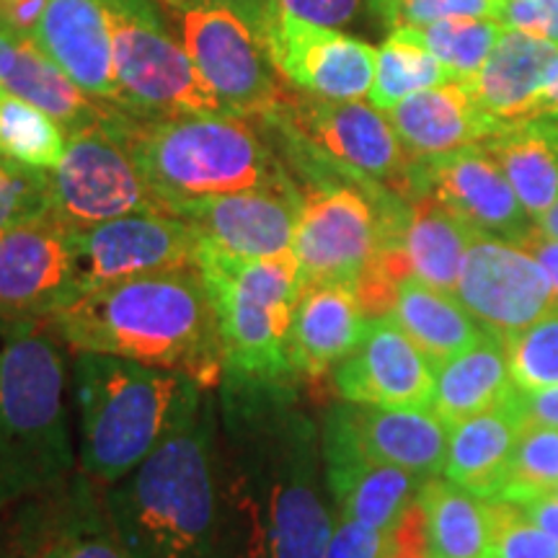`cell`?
Here are the masks:
<instances>
[{
  "label": "cell",
  "mask_w": 558,
  "mask_h": 558,
  "mask_svg": "<svg viewBox=\"0 0 558 558\" xmlns=\"http://www.w3.org/2000/svg\"><path fill=\"white\" fill-rule=\"evenodd\" d=\"M284 83L333 101L369 96L378 50L329 26H316L279 13L264 39Z\"/></svg>",
  "instance_id": "e0dca14e"
},
{
  "label": "cell",
  "mask_w": 558,
  "mask_h": 558,
  "mask_svg": "<svg viewBox=\"0 0 558 558\" xmlns=\"http://www.w3.org/2000/svg\"><path fill=\"white\" fill-rule=\"evenodd\" d=\"M303 140L313 153L360 181H375L409 199L411 163L386 111L362 99L333 101L288 86L269 114L259 117Z\"/></svg>",
  "instance_id": "30bf717a"
},
{
  "label": "cell",
  "mask_w": 558,
  "mask_h": 558,
  "mask_svg": "<svg viewBox=\"0 0 558 558\" xmlns=\"http://www.w3.org/2000/svg\"><path fill=\"white\" fill-rule=\"evenodd\" d=\"M292 251L305 284L341 282L357 290L383 246L403 241L409 199L344 171H324L303 184Z\"/></svg>",
  "instance_id": "ba28073f"
},
{
  "label": "cell",
  "mask_w": 558,
  "mask_h": 558,
  "mask_svg": "<svg viewBox=\"0 0 558 558\" xmlns=\"http://www.w3.org/2000/svg\"><path fill=\"white\" fill-rule=\"evenodd\" d=\"M399 29L427 47L458 81H469L484 65L507 26L497 19H445L424 26H399Z\"/></svg>",
  "instance_id": "d590c367"
},
{
  "label": "cell",
  "mask_w": 558,
  "mask_h": 558,
  "mask_svg": "<svg viewBox=\"0 0 558 558\" xmlns=\"http://www.w3.org/2000/svg\"><path fill=\"white\" fill-rule=\"evenodd\" d=\"M499 0H386V26H424L445 19H497Z\"/></svg>",
  "instance_id": "b9f144b4"
},
{
  "label": "cell",
  "mask_w": 558,
  "mask_h": 558,
  "mask_svg": "<svg viewBox=\"0 0 558 558\" xmlns=\"http://www.w3.org/2000/svg\"><path fill=\"white\" fill-rule=\"evenodd\" d=\"M554 494H556V497H558V488H556V492H554Z\"/></svg>",
  "instance_id": "9f6ffc18"
},
{
  "label": "cell",
  "mask_w": 558,
  "mask_h": 558,
  "mask_svg": "<svg viewBox=\"0 0 558 558\" xmlns=\"http://www.w3.org/2000/svg\"><path fill=\"white\" fill-rule=\"evenodd\" d=\"M303 205L300 186L248 190L181 202L171 215L186 220L199 239L243 259H275L292 251Z\"/></svg>",
  "instance_id": "ffe728a7"
},
{
  "label": "cell",
  "mask_w": 558,
  "mask_h": 558,
  "mask_svg": "<svg viewBox=\"0 0 558 558\" xmlns=\"http://www.w3.org/2000/svg\"><path fill=\"white\" fill-rule=\"evenodd\" d=\"M535 228H538L543 235H548V239H558V199L546 209V215L535 222Z\"/></svg>",
  "instance_id": "816d5d0a"
},
{
  "label": "cell",
  "mask_w": 558,
  "mask_h": 558,
  "mask_svg": "<svg viewBox=\"0 0 558 558\" xmlns=\"http://www.w3.org/2000/svg\"><path fill=\"white\" fill-rule=\"evenodd\" d=\"M0 86L47 111L68 137L99 128L111 107L75 86L65 70L54 65L32 39L16 41V62Z\"/></svg>",
  "instance_id": "d6a6232c"
},
{
  "label": "cell",
  "mask_w": 558,
  "mask_h": 558,
  "mask_svg": "<svg viewBox=\"0 0 558 558\" xmlns=\"http://www.w3.org/2000/svg\"><path fill=\"white\" fill-rule=\"evenodd\" d=\"M339 409L367 458L407 471L418 481L445 471L450 429L432 409H375L347 401Z\"/></svg>",
  "instance_id": "484cf974"
},
{
  "label": "cell",
  "mask_w": 558,
  "mask_h": 558,
  "mask_svg": "<svg viewBox=\"0 0 558 558\" xmlns=\"http://www.w3.org/2000/svg\"><path fill=\"white\" fill-rule=\"evenodd\" d=\"M505 339L488 331L478 344L435 365V390L429 409L452 429L465 418L484 414L514 393Z\"/></svg>",
  "instance_id": "83f0119b"
},
{
  "label": "cell",
  "mask_w": 558,
  "mask_h": 558,
  "mask_svg": "<svg viewBox=\"0 0 558 558\" xmlns=\"http://www.w3.org/2000/svg\"><path fill=\"white\" fill-rule=\"evenodd\" d=\"M207 393V388L177 369L78 352L73 360L78 469L101 486L128 476L197 414Z\"/></svg>",
  "instance_id": "5b68a950"
},
{
  "label": "cell",
  "mask_w": 558,
  "mask_h": 558,
  "mask_svg": "<svg viewBox=\"0 0 558 558\" xmlns=\"http://www.w3.org/2000/svg\"><path fill=\"white\" fill-rule=\"evenodd\" d=\"M70 298L68 228L52 213L0 235V320H50Z\"/></svg>",
  "instance_id": "ac0fdd59"
},
{
  "label": "cell",
  "mask_w": 558,
  "mask_h": 558,
  "mask_svg": "<svg viewBox=\"0 0 558 558\" xmlns=\"http://www.w3.org/2000/svg\"><path fill=\"white\" fill-rule=\"evenodd\" d=\"M558 83V45L525 32L505 29L484 65L465 81L488 114L501 122L535 120Z\"/></svg>",
  "instance_id": "cb8c5ba5"
},
{
  "label": "cell",
  "mask_w": 558,
  "mask_h": 558,
  "mask_svg": "<svg viewBox=\"0 0 558 558\" xmlns=\"http://www.w3.org/2000/svg\"><path fill=\"white\" fill-rule=\"evenodd\" d=\"M58 341L50 320H0V512L75 473Z\"/></svg>",
  "instance_id": "8992f818"
},
{
  "label": "cell",
  "mask_w": 558,
  "mask_h": 558,
  "mask_svg": "<svg viewBox=\"0 0 558 558\" xmlns=\"http://www.w3.org/2000/svg\"><path fill=\"white\" fill-rule=\"evenodd\" d=\"M0 558H16V556L9 554V550H3V548H0Z\"/></svg>",
  "instance_id": "11a10c76"
},
{
  "label": "cell",
  "mask_w": 558,
  "mask_h": 558,
  "mask_svg": "<svg viewBox=\"0 0 558 558\" xmlns=\"http://www.w3.org/2000/svg\"><path fill=\"white\" fill-rule=\"evenodd\" d=\"M347 403L375 409H429L435 365L388 316L367 320L365 337L331 373Z\"/></svg>",
  "instance_id": "44dd1931"
},
{
  "label": "cell",
  "mask_w": 558,
  "mask_h": 558,
  "mask_svg": "<svg viewBox=\"0 0 558 558\" xmlns=\"http://www.w3.org/2000/svg\"><path fill=\"white\" fill-rule=\"evenodd\" d=\"M396 135L411 158L445 156V153L486 143L507 128L476 101L465 81L418 90L386 111Z\"/></svg>",
  "instance_id": "d4e9b609"
},
{
  "label": "cell",
  "mask_w": 558,
  "mask_h": 558,
  "mask_svg": "<svg viewBox=\"0 0 558 558\" xmlns=\"http://www.w3.org/2000/svg\"><path fill=\"white\" fill-rule=\"evenodd\" d=\"M50 326L73 352L177 369L207 390L220 388L226 375L218 318L197 267L81 292L54 313Z\"/></svg>",
  "instance_id": "3957f363"
},
{
  "label": "cell",
  "mask_w": 558,
  "mask_h": 558,
  "mask_svg": "<svg viewBox=\"0 0 558 558\" xmlns=\"http://www.w3.org/2000/svg\"><path fill=\"white\" fill-rule=\"evenodd\" d=\"M450 81L458 78L427 47L407 37L401 29H393L390 37L383 41L378 58H375V81L373 88H369V104L380 111H388L411 94L442 86V83Z\"/></svg>",
  "instance_id": "e575fe53"
},
{
  "label": "cell",
  "mask_w": 558,
  "mask_h": 558,
  "mask_svg": "<svg viewBox=\"0 0 558 558\" xmlns=\"http://www.w3.org/2000/svg\"><path fill=\"white\" fill-rule=\"evenodd\" d=\"M429 194L473 230L520 243L535 230L518 192L484 145L414 158L409 199Z\"/></svg>",
  "instance_id": "2e32d148"
},
{
  "label": "cell",
  "mask_w": 558,
  "mask_h": 558,
  "mask_svg": "<svg viewBox=\"0 0 558 558\" xmlns=\"http://www.w3.org/2000/svg\"><path fill=\"white\" fill-rule=\"evenodd\" d=\"M367 320L352 284H305L288 331V360L298 380L333 373L357 349Z\"/></svg>",
  "instance_id": "603a6c76"
},
{
  "label": "cell",
  "mask_w": 558,
  "mask_h": 558,
  "mask_svg": "<svg viewBox=\"0 0 558 558\" xmlns=\"http://www.w3.org/2000/svg\"><path fill=\"white\" fill-rule=\"evenodd\" d=\"M416 505L422 509L427 558H488L492 554V499L435 476L422 481Z\"/></svg>",
  "instance_id": "4dcf8cb0"
},
{
  "label": "cell",
  "mask_w": 558,
  "mask_h": 558,
  "mask_svg": "<svg viewBox=\"0 0 558 558\" xmlns=\"http://www.w3.org/2000/svg\"><path fill=\"white\" fill-rule=\"evenodd\" d=\"M120 107L140 120L226 114L158 0H101Z\"/></svg>",
  "instance_id": "9c48e42d"
},
{
  "label": "cell",
  "mask_w": 558,
  "mask_h": 558,
  "mask_svg": "<svg viewBox=\"0 0 558 558\" xmlns=\"http://www.w3.org/2000/svg\"><path fill=\"white\" fill-rule=\"evenodd\" d=\"M209 3L226 5L239 16L243 24L254 32V37L262 41L267 39V34L271 29L279 16V0H209Z\"/></svg>",
  "instance_id": "7dc6e473"
},
{
  "label": "cell",
  "mask_w": 558,
  "mask_h": 558,
  "mask_svg": "<svg viewBox=\"0 0 558 558\" xmlns=\"http://www.w3.org/2000/svg\"><path fill=\"white\" fill-rule=\"evenodd\" d=\"M68 148V135L47 111L0 86V158L21 169L54 171Z\"/></svg>",
  "instance_id": "836d02e7"
},
{
  "label": "cell",
  "mask_w": 558,
  "mask_h": 558,
  "mask_svg": "<svg viewBox=\"0 0 558 558\" xmlns=\"http://www.w3.org/2000/svg\"><path fill=\"white\" fill-rule=\"evenodd\" d=\"M481 145L501 166L530 218L538 222L558 199V120L509 122Z\"/></svg>",
  "instance_id": "f546056e"
},
{
  "label": "cell",
  "mask_w": 558,
  "mask_h": 558,
  "mask_svg": "<svg viewBox=\"0 0 558 558\" xmlns=\"http://www.w3.org/2000/svg\"><path fill=\"white\" fill-rule=\"evenodd\" d=\"M525 418L512 401L456 424L448 437L445 478L484 499H499Z\"/></svg>",
  "instance_id": "4316f807"
},
{
  "label": "cell",
  "mask_w": 558,
  "mask_h": 558,
  "mask_svg": "<svg viewBox=\"0 0 558 558\" xmlns=\"http://www.w3.org/2000/svg\"><path fill=\"white\" fill-rule=\"evenodd\" d=\"M456 295L488 331L507 339L558 305L546 269L520 243L476 233Z\"/></svg>",
  "instance_id": "9a60e30c"
},
{
  "label": "cell",
  "mask_w": 558,
  "mask_h": 558,
  "mask_svg": "<svg viewBox=\"0 0 558 558\" xmlns=\"http://www.w3.org/2000/svg\"><path fill=\"white\" fill-rule=\"evenodd\" d=\"M104 124L122 140L169 213L181 202L218 194L298 186L259 120L233 114L140 120L111 104Z\"/></svg>",
  "instance_id": "277c9868"
},
{
  "label": "cell",
  "mask_w": 558,
  "mask_h": 558,
  "mask_svg": "<svg viewBox=\"0 0 558 558\" xmlns=\"http://www.w3.org/2000/svg\"><path fill=\"white\" fill-rule=\"evenodd\" d=\"M497 21L558 45V0H499Z\"/></svg>",
  "instance_id": "ee69618b"
},
{
  "label": "cell",
  "mask_w": 558,
  "mask_h": 558,
  "mask_svg": "<svg viewBox=\"0 0 558 558\" xmlns=\"http://www.w3.org/2000/svg\"><path fill=\"white\" fill-rule=\"evenodd\" d=\"M13 62H16V41L0 34V81L11 73Z\"/></svg>",
  "instance_id": "f907efd6"
},
{
  "label": "cell",
  "mask_w": 558,
  "mask_h": 558,
  "mask_svg": "<svg viewBox=\"0 0 558 558\" xmlns=\"http://www.w3.org/2000/svg\"><path fill=\"white\" fill-rule=\"evenodd\" d=\"M538 117H546V120H558V83L548 90L546 99H543ZM538 117H535V120H538Z\"/></svg>",
  "instance_id": "f5cc1de1"
},
{
  "label": "cell",
  "mask_w": 558,
  "mask_h": 558,
  "mask_svg": "<svg viewBox=\"0 0 558 558\" xmlns=\"http://www.w3.org/2000/svg\"><path fill=\"white\" fill-rule=\"evenodd\" d=\"M279 13L329 29L362 24L365 19L386 26V0H279Z\"/></svg>",
  "instance_id": "7bdbcfd3"
},
{
  "label": "cell",
  "mask_w": 558,
  "mask_h": 558,
  "mask_svg": "<svg viewBox=\"0 0 558 558\" xmlns=\"http://www.w3.org/2000/svg\"><path fill=\"white\" fill-rule=\"evenodd\" d=\"M320 450L326 484L341 520L390 530L416 505L422 481L367 458L349 432L339 407H333L320 422Z\"/></svg>",
  "instance_id": "d6986e66"
},
{
  "label": "cell",
  "mask_w": 558,
  "mask_h": 558,
  "mask_svg": "<svg viewBox=\"0 0 558 558\" xmlns=\"http://www.w3.org/2000/svg\"><path fill=\"white\" fill-rule=\"evenodd\" d=\"M158 3L226 114L259 120L277 107L288 83L267 47L233 11L209 0Z\"/></svg>",
  "instance_id": "8fae6325"
},
{
  "label": "cell",
  "mask_w": 558,
  "mask_h": 558,
  "mask_svg": "<svg viewBox=\"0 0 558 558\" xmlns=\"http://www.w3.org/2000/svg\"><path fill=\"white\" fill-rule=\"evenodd\" d=\"M388 318L427 354L432 365L465 352L488 333L456 292L437 290L414 277H407L399 284Z\"/></svg>",
  "instance_id": "f1b7e54d"
},
{
  "label": "cell",
  "mask_w": 558,
  "mask_h": 558,
  "mask_svg": "<svg viewBox=\"0 0 558 558\" xmlns=\"http://www.w3.org/2000/svg\"><path fill=\"white\" fill-rule=\"evenodd\" d=\"M209 393L184 427L104 486L111 527L130 558H241L220 407Z\"/></svg>",
  "instance_id": "7a4b0ae2"
},
{
  "label": "cell",
  "mask_w": 558,
  "mask_h": 558,
  "mask_svg": "<svg viewBox=\"0 0 558 558\" xmlns=\"http://www.w3.org/2000/svg\"><path fill=\"white\" fill-rule=\"evenodd\" d=\"M520 246L525 248L543 269H546V275L550 279V284H554L556 298H558V239H548V235H543L541 230L535 228L533 233L520 241Z\"/></svg>",
  "instance_id": "c3c4849f"
},
{
  "label": "cell",
  "mask_w": 558,
  "mask_h": 558,
  "mask_svg": "<svg viewBox=\"0 0 558 558\" xmlns=\"http://www.w3.org/2000/svg\"><path fill=\"white\" fill-rule=\"evenodd\" d=\"M218 407L241 558H326L339 514L329 505L320 427L300 407L298 383H220Z\"/></svg>",
  "instance_id": "6da1fadb"
},
{
  "label": "cell",
  "mask_w": 558,
  "mask_h": 558,
  "mask_svg": "<svg viewBox=\"0 0 558 558\" xmlns=\"http://www.w3.org/2000/svg\"><path fill=\"white\" fill-rule=\"evenodd\" d=\"M50 213L68 230L137 213H169L140 173L130 150L107 124L68 137L65 156L50 171Z\"/></svg>",
  "instance_id": "7c38bea8"
},
{
  "label": "cell",
  "mask_w": 558,
  "mask_h": 558,
  "mask_svg": "<svg viewBox=\"0 0 558 558\" xmlns=\"http://www.w3.org/2000/svg\"><path fill=\"white\" fill-rule=\"evenodd\" d=\"M197 269L218 318L226 375L239 386L298 383L288 331L305 282L295 256L243 259L199 239Z\"/></svg>",
  "instance_id": "52a82bcc"
},
{
  "label": "cell",
  "mask_w": 558,
  "mask_h": 558,
  "mask_svg": "<svg viewBox=\"0 0 558 558\" xmlns=\"http://www.w3.org/2000/svg\"><path fill=\"white\" fill-rule=\"evenodd\" d=\"M45 9L47 0H0V34L13 41L32 39Z\"/></svg>",
  "instance_id": "f6af8a7d"
},
{
  "label": "cell",
  "mask_w": 558,
  "mask_h": 558,
  "mask_svg": "<svg viewBox=\"0 0 558 558\" xmlns=\"http://www.w3.org/2000/svg\"><path fill=\"white\" fill-rule=\"evenodd\" d=\"M50 173L16 166L9 184L0 190V235L21 222L50 213Z\"/></svg>",
  "instance_id": "60d3db41"
},
{
  "label": "cell",
  "mask_w": 558,
  "mask_h": 558,
  "mask_svg": "<svg viewBox=\"0 0 558 558\" xmlns=\"http://www.w3.org/2000/svg\"><path fill=\"white\" fill-rule=\"evenodd\" d=\"M32 41L88 96L120 107L114 50L101 0H47Z\"/></svg>",
  "instance_id": "7402d4cb"
},
{
  "label": "cell",
  "mask_w": 558,
  "mask_h": 558,
  "mask_svg": "<svg viewBox=\"0 0 558 558\" xmlns=\"http://www.w3.org/2000/svg\"><path fill=\"white\" fill-rule=\"evenodd\" d=\"M13 169H16V166L9 163V160H3V158H0V190H3V186L9 184V179H11Z\"/></svg>",
  "instance_id": "db71d44e"
},
{
  "label": "cell",
  "mask_w": 558,
  "mask_h": 558,
  "mask_svg": "<svg viewBox=\"0 0 558 558\" xmlns=\"http://www.w3.org/2000/svg\"><path fill=\"white\" fill-rule=\"evenodd\" d=\"M509 373L520 390L558 386V305L505 339Z\"/></svg>",
  "instance_id": "f35d334b"
},
{
  "label": "cell",
  "mask_w": 558,
  "mask_h": 558,
  "mask_svg": "<svg viewBox=\"0 0 558 558\" xmlns=\"http://www.w3.org/2000/svg\"><path fill=\"white\" fill-rule=\"evenodd\" d=\"M518 507L527 514L535 525L546 530L558 541V497L556 494H541V497L518 501Z\"/></svg>",
  "instance_id": "681fc988"
},
{
  "label": "cell",
  "mask_w": 558,
  "mask_h": 558,
  "mask_svg": "<svg viewBox=\"0 0 558 558\" xmlns=\"http://www.w3.org/2000/svg\"><path fill=\"white\" fill-rule=\"evenodd\" d=\"M488 558H558V541L535 525L514 501L492 499Z\"/></svg>",
  "instance_id": "ab89813d"
},
{
  "label": "cell",
  "mask_w": 558,
  "mask_h": 558,
  "mask_svg": "<svg viewBox=\"0 0 558 558\" xmlns=\"http://www.w3.org/2000/svg\"><path fill=\"white\" fill-rule=\"evenodd\" d=\"M558 488V429L525 424L499 499L525 501Z\"/></svg>",
  "instance_id": "74e56055"
},
{
  "label": "cell",
  "mask_w": 558,
  "mask_h": 558,
  "mask_svg": "<svg viewBox=\"0 0 558 558\" xmlns=\"http://www.w3.org/2000/svg\"><path fill=\"white\" fill-rule=\"evenodd\" d=\"M68 246L75 298L132 277L197 267L199 233L171 213H137L68 230Z\"/></svg>",
  "instance_id": "4fadbf2b"
},
{
  "label": "cell",
  "mask_w": 558,
  "mask_h": 558,
  "mask_svg": "<svg viewBox=\"0 0 558 558\" xmlns=\"http://www.w3.org/2000/svg\"><path fill=\"white\" fill-rule=\"evenodd\" d=\"M16 507V558H130L111 527L104 486L81 469Z\"/></svg>",
  "instance_id": "5bb4252c"
},
{
  "label": "cell",
  "mask_w": 558,
  "mask_h": 558,
  "mask_svg": "<svg viewBox=\"0 0 558 558\" xmlns=\"http://www.w3.org/2000/svg\"><path fill=\"white\" fill-rule=\"evenodd\" d=\"M476 233L478 230L429 194L409 199V220L401 241L409 277L437 290L456 292Z\"/></svg>",
  "instance_id": "1f68e13d"
},
{
  "label": "cell",
  "mask_w": 558,
  "mask_h": 558,
  "mask_svg": "<svg viewBox=\"0 0 558 558\" xmlns=\"http://www.w3.org/2000/svg\"><path fill=\"white\" fill-rule=\"evenodd\" d=\"M525 424H535V427H554L558 429V386L554 388H538V390H520L509 396Z\"/></svg>",
  "instance_id": "bcb514c9"
},
{
  "label": "cell",
  "mask_w": 558,
  "mask_h": 558,
  "mask_svg": "<svg viewBox=\"0 0 558 558\" xmlns=\"http://www.w3.org/2000/svg\"><path fill=\"white\" fill-rule=\"evenodd\" d=\"M326 558H427L422 509L414 505L407 518L390 530L339 518Z\"/></svg>",
  "instance_id": "8d00e7d4"
}]
</instances>
